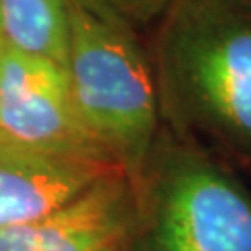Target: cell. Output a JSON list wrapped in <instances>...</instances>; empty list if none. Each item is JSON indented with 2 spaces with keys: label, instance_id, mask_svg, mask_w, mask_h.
Instances as JSON below:
<instances>
[{
  "label": "cell",
  "instance_id": "obj_3",
  "mask_svg": "<svg viewBox=\"0 0 251 251\" xmlns=\"http://www.w3.org/2000/svg\"><path fill=\"white\" fill-rule=\"evenodd\" d=\"M63 67L82 121L136 177L162 128L149 50L140 34L69 0Z\"/></svg>",
  "mask_w": 251,
  "mask_h": 251
},
{
  "label": "cell",
  "instance_id": "obj_1",
  "mask_svg": "<svg viewBox=\"0 0 251 251\" xmlns=\"http://www.w3.org/2000/svg\"><path fill=\"white\" fill-rule=\"evenodd\" d=\"M149 60L162 126L251 164V0H171Z\"/></svg>",
  "mask_w": 251,
  "mask_h": 251
},
{
  "label": "cell",
  "instance_id": "obj_7",
  "mask_svg": "<svg viewBox=\"0 0 251 251\" xmlns=\"http://www.w3.org/2000/svg\"><path fill=\"white\" fill-rule=\"evenodd\" d=\"M2 45L65 65L69 0H0Z\"/></svg>",
  "mask_w": 251,
  "mask_h": 251
},
{
  "label": "cell",
  "instance_id": "obj_2",
  "mask_svg": "<svg viewBox=\"0 0 251 251\" xmlns=\"http://www.w3.org/2000/svg\"><path fill=\"white\" fill-rule=\"evenodd\" d=\"M136 186V251H251V190L222 156L162 126Z\"/></svg>",
  "mask_w": 251,
  "mask_h": 251
},
{
  "label": "cell",
  "instance_id": "obj_10",
  "mask_svg": "<svg viewBox=\"0 0 251 251\" xmlns=\"http://www.w3.org/2000/svg\"><path fill=\"white\" fill-rule=\"evenodd\" d=\"M0 47H2V37H0Z\"/></svg>",
  "mask_w": 251,
  "mask_h": 251
},
{
  "label": "cell",
  "instance_id": "obj_5",
  "mask_svg": "<svg viewBox=\"0 0 251 251\" xmlns=\"http://www.w3.org/2000/svg\"><path fill=\"white\" fill-rule=\"evenodd\" d=\"M136 212L134 180L112 170L49 214L2 229L0 251H100L132 236Z\"/></svg>",
  "mask_w": 251,
  "mask_h": 251
},
{
  "label": "cell",
  "instance_id": "obj_9",
  "mask_svg": "<svg viewBox=\"0 0 251 251\" xmlns=\"http://www.w3.org/2000/svg\"><path fill=\"white\" fill-rule=\"evenodd\" d=\"M100 251H136L134 244H132V236L130 238H125V240H119V242H114L106 246L104 250Z\"/></svg>",
  "mask_w": 251,
  "mask_h": 251
},
{
  "label": "cell",
  "instance_id": "obj_4",
  "mask_svg": "<svg viewBox=\"0 0 251 251\" xmlns=\"http://www.w3.org/2000/svg\"><path fill=\"white\" fill-rule=\"evenodd\" d=\"M0 132L54 156L121 168L82 121L65 67L6 45L0 47Z\"/></svg>",
  "mask_w": 251,
  "mask_h": 251
},
{
  "label": "cell",
  "instance_id": "obj_6",
  "mask_svg": "<svg viewBox=\"0 0 251 251\" xmlns=\"http://www.w3.org/2000/svg\"><path fill=\"white\" fill-rule=\"evenodd\" d=\"M116 166L54 156L0 132V231L30 224Z\"/></svg>",
  "mask_w": 251,
  "mask_h": 251
},
{
  "label": "cell",
  "instance_id": "obj_8",
  "mask_svg": "<svg viewBox=\"0 0 251 251\" xmlns=\"http://www.w3.org/2000/svg\"><path fill=\"white\" fill-rule=\"evenodd\" d=\"M93 13L110 23L142 34L156 25L171 0H78Z\"/></svg>",
  "mask_w": 251,
  "mask_h": 251
}]
</instances>
